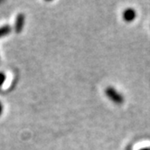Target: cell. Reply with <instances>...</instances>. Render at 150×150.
<instances>
[{
	"instance_id": "cell-1",
	"label": "cell",
	"mask_w": 150,
	"mask_h": 150,
	"mask_svg": "<svg viewBox=\"0 0 150 150\" xmlns=\"http://www.w3.org/2000/svg\"><path fill=\"white\" fill-rule=\"evenodd\" d=\"M105 93L116 104H122L124 101L123 96L113 87H108L105 91Z\"/></svg>"
},
{
	"instance_id": "cell-2",
	"label": "cell",
	"mask_w": 150,
	"mask_h": 150,
	"mask_svg": "<svg viewBox=\"0 0 150 150\" xmlns=\"http://www.w3.org/2000/svg\"><path fill=\"white\" fill-rule=\"evenodd\" d=\"M25 17L24 14H19L16 19V23H15V31L16 33H21L23 31V28L25 26Z\"/></svg>"
},
{
	"instance_id": "cell-3",
	"label": "cell",
	"mask_w": 150,
	"mask_h": 150,
	"mask_svg": "<svg viewBox=\"0 0 150 150\" xmlns=\"http://www.w3.org/2000/svg\"><path fill=\"white\" fill-rule=\"evenodd\" d=\"M123 17L126 21H127V22H131V21H133L136 18L135 10L132 8H128V9L125 10L123 13Z\"/></svg>"
},
{
	"instance_id": "cell-4",
	"label": "cell",
	"mask_w": 150,
	"mask_h": 150,
	"mask_svg": "<svg viewBox=\"0 0 150 150\" xmlns=\"http://www.w3.org/2000/svg\"><path fill=\"white\" fill-rule=\"evenodd\" d=\"M11 31H12V27L9 25H6L1 26L0 27V38L8 35Z\"/></svg>"
},
{
	"instance_id": "cell-5",
	"label": "cell",
	"mask_w": 150,
	"mask_h": 150,
	"mask_svg": "<svg viewBox=\"0 0 150 150\" xmlns=\"http://www.w3.org/2000/svg\"><path fill=\"white\" fill-rule=\"evenodd\" d=\"M6 81V75L3 72H0V87L2 86Z\"/></svg>"
},
{
	"instance_id": "cell-6",
	"label": "cell",
	"mask_w": 150,
	"mask_h": 150,
	"mask_svg": "<svg viewBox=\"0 0 150 150\" xmlns=\"http://www.w3.org/2000/svg\"><path fill=\"white\" fill-rule=\"evenodd\" d=\"M2 112H3V104L0 102V115L2 114Z\"/></svg>"
},
{
	"instance_id": "cell-7",
	"label": "cell",
	"mask_w": 150,
	"mask_h": 150,
	"mask_svg": "<svg viewBox=\"0 0 150 150\" xmlns=\"http://www.w3.org/2000/svg\"><path fill=\"white\" fill-rule=\"evenodd\" d=\"M141 150H150V148H143V149H141Z\"/></svg>"
}]
</instances>
